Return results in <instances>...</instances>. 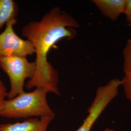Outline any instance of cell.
I'll return each instance as SVG.
<instances>
[{"label":"cell","mask_w":131,"mask_h":131,"mask_svg":"<svg viewBox=\"0 0 131 131\" xmlns=\"http://www.w3.org/2000/svg\"><path fill=\"white\" fill-rule=\"evenodd\" d=\"M78 21L59 7H55L39 21H32L22 29L23 36L33 44L36 54V71L25 84L27 89L42 88L48 93L60 96L58 75L56 69L48 61L47 54L56 42L63 38H75L79 27Z\"/></svg>","instance_id":"cell-1"},{"label":"cell","mask_w":131,"mask_h":131,"mask_svg":"<svg viewBox=\"0 0 131 131\" xmlns=\"http://www.w3.org/2000/svg\"><path fill=\"white\" fill-rule=\"evenodd\" d=\"M47 90L36 88L30 92H23L12 99L5 100L0 116L8 118L55 117L47 101Z\"/></svg>","instance_id":"cell-2"},{"label":"cell","mask_w":131,"mask_h":131,"mask_svg":"<svg viewBox=\"0 0 131 131\" xmlns=\"http://www.w3.org/2000/svg\"><path fill=\"white\" fill-rule=\"evenodd\" d=\"M0 67L10 80L11 89L8 99H12L24 92L25 80L31 79L36 71L35 62H30L26 57L7 56L0 58Z\"/></svg>","instance_id":"cell-3"},{"label":"cell","mask_w":131,"mask_h":131,"mask_svg":"<svg viewBox=\"0 0 131 131\" xmlns=\"http://www.w3.org/2000/svg\"><path fill=\"white\" fill-rule=\"evenodd\" d=\"M122 80H110L107 84L98 87L93 102L88 110V115L83 124L76 131H90L95 122L108 105L118 94Z\"/></svg>","instance_id":"cell-4"},{"label":"cell","mask_w":131,"mask_h":131,"mask_svg":"<svg viewBox=\"0 0 131 131\" xmlns=\"http://www.w3.org/2000/svg\"><path fill=\"white\" fill-rule=\"evenodd\" d=\"M17 19L6 24L4 31L0 34V58L7 56L26 57L35 53V49L31 42L19 38L15 32L14 25Z\"/></svg>","instance_id":"cell-5"},{"label":"cell","mask_w":131,"mask_h":131,"mask_svg":"<svg viewBox=\"0 0 131 131\" xmlns=\"http://www.w3.org/2000/svg\"><path fill=\"white\" fill-rule=\"evenodd\" d=\"M54 117L28 118L21 122L0 125L1 131H47Z\"/></svg>","instance_id":"cell-6"},{"label":"cell","mask_w":131,"mask_h":131,"mask_svg":"<svg viewBox=\"0 0 131 131\" xmlns=\"http://www.w3.org/2000/svg\"><path fill=\"white\" fill-rule=\"evenodd\" d=\"M93 3L104 16L115 21L125 13L127 0H92Z\"/></svg>","instance_id":"cell-7"},{"label":"cell","mask_w":131,"mask_h":131,"mask_svg":"<svg viewBox=\"0 0 131 131\" xmlns=\"http://www.w3.org/2000/svg\"><path fill=\"white\" fill-rule=\"evenodd\" d=\"M19 6L13 0H0V29L10 21L17 19Z\"/></svg>","instance_id":"cell-8"},{"label":"cell","mask_w":131,"mask_h":131,"mask_svg":"<svg viewBox=\"0 0 131 131\" xmlns=\"http://www.w3.org/2000/svg\"><path fill=\"white\" fill-rule=\"evenodd\" d=\"M123 72L125 74L131 73V38L128 39L122 52Z\"/></svg>","instance_id":"cell-9"},{"label":"cell","mask_w":131,"mask_h":131,"mask_svg":"<svg viewBox=\"0 0 131 131\" xmlns=\"http://www.w3.org/2000/svg\"><path fill=\"white\" fill-rule=\"evenodd\" d=\"M122 82L125 96L131 102V73L125 74L122 80Z\"/></svg>","instance_id":"cell-10"},{"label":"cell","mask_w":131,"mask_h":131,"mask_svg":"<svg viewBox=\"0 0 131 131\" xmlns=\"http://www.w3.org/2000/svg\"><path fill=\"white\" fill-rule=\"evenodd\" d=\"M8 92L2 81L0 79V112L2 110L5 97H7Z\"/></svg>","instance_id":"cell-11"},{"label":"cell","mask_w":131,"mask_h":131,"mask_svg":"<svg viewBox=\"0 0 131 131\" xmlns=\"http://www.w3.org/2000/svg\"><path fill=\"white\" fill-rule=\"evenodd\" d=\"M127 21L131 25V0H127L126 8L125 13Z\"/></svg>","instance_id":"cell-12"},{"label":"cell","mask_w":131,"mask_h":131,"mask_svg":"<svg viewBox=\"0 0 131 131\" xmlns=\"http://www.w3.org/2000/svg\"><path fill=\"white\" fill-rule=\"evenodd\" d=\"M104 131H117L113 130L112 129H110V128H106L105 129H104Z\"/></svg>","instance_id":"cell-13"},{"label":"cell","mask_w":131,"mask_h":131,"mask_svg":"<svg viewBox=\"0 0 131 131\" xmlns=\"http://www.w3.org/2000/svg\"><path fill=\"white\" fill-rule=\"evenodd\" d=\"M0 131H1V130H0Z\"/></svg>","instance_id":"cell-14"}]
</instances>
